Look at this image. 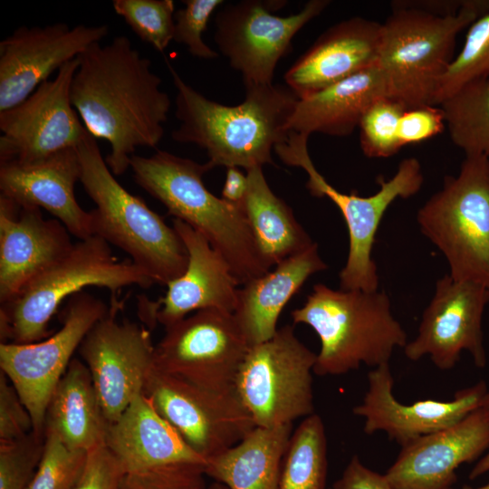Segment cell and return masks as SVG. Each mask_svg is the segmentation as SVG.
<instances>
[{"mask_svg": "<svg viewBox=\"0 0 489 489\" xmlns=\"http://www.w3.org/2000/svg\"><path fill=\"white\" fill-rule=\"evenodd\" d=\"M248 343L234 313L205 309L165 328L155 368L197 386L234 393Z\"/></svg>", "mask_w": 489, "mask_h": 489, "instance_id": "obj_11", "label": "cell"}, {"mask_svg": "<svg viewBox=\"0 0 489 489\" xmlns=\"http://www.w3.org/2000/svg\"><path fill=\"white\" fill-rule=\"evenodd\" d=\"M308 138L290 132L284 142L275 146L274 151L285 165L304 169L310 194L316 197H328L344 218L349 234V253L339 273L340 288L379 290V277L372 258L379 226L395 200L408 198L421 189L424 182L421 164L416 158H407L400 161L392 177L379 179V189L373 195L346 194L329 184L316 169L308 151Z\"/></svg>", "mask_w": 489, "mask_h": 489, "instance_id": "obj_9", "label": "cell"}, {"mask_svg": "<svg viewBox=\"0 0 489 489\" xmlns=\"http://www.w3.org/2000/svg\"><path fill=\"white\" fill-rule=\"evenodd\" d=\"M134 181L161 202L169 215L200 233L230 265L240 285L271 270L249 227L241 205L212 194L203 182L214 168L158 149L149 157L133 155Z\"/></svg>", "mask_w": 489, "mask_h": 489, "instance_id": "obj_3", "label": "cell"}, {"mask_svg": "<svg viewBox=\"0 0 489 489\" xmlns=\"http://www.w3.org/2000/svg\"><path fill=\"white\" fill-rule=\"evenodd\" d=\"M110 308L80 292L68 299L62 327L47 338L28 344L1 343L0 368L28 409L33 431L44 433L45 414L72 355L94 324Z\"/></svg>", "mask_w": 489, "mask_h": 489, "instance_id": "obj_12", "label": "cell"}, {"mask_svg": "<svg viewBox=\"0 0 489 489\" xmlns=\"http://www.w3.org/2000/svg\"><path fill=\"white\" fill-rule=\"evenodd\" d=\"M76 149L80 182L96 205L91 210L93 235L125 252L156 283L179 277L188 254L174 227L117 181L88 130Z\"/></svg>", "mask_w": 489, "mask_h": 489, "instance_id": "obj_5", "label": "cell"}, {"mask_svg": "<svg viewBox=\"0 0 489 489\" xmlns=\"http://www.w3.org/2000/svg\"><path fill=\"white\" fill-rule=\"evenodd\" d=\"M205 468L194 463H177L125 473L119 489H206Z\"/></svg>", "mask_w": 489, "mask_h": 489, "instance_id": "obj_38", "label": "cell"}, {"mask_svg": "<svg viewBox=\"0 0 489 489\" xmlns=\"http://www.w3.org/2000/svg\"><path fill=\"white\" fill-rule=\"evenodd\" d=\"M45 434L32 431L12 441L0 442V489H27L44 447Z\"/></svg>", "mask_w": 489, "mask_h": 489, "instance_id": "obj_37", "label": "cell"}, {"mask_svg": "<svg viewBox=\"0 0 489 489\" xmlns=\"http://www.w3.org/2000/svg\"><path fill=\"white\" fill-rule=\"evenodd\" d=\"M173 227L188 254L185 272L169 282L165 295L157 301L138 297V312L149 330L157 324L167 328L192 312L217 309L234 313L238 283L222 254L197 231L178 219Z\"/></svg>", "mask_w": 489, "mask_h": 489, "instance_id": "obj_19", "label": "cell"}, {"mask_svg": "<svg viewBox=\"0 0 489 489\" xmlns=\"http://www.w3.org/2000/svg\"><path fill=\"white\" fill-rule=\"evenodd\" d=\"M450 489H455V488L451 487ZM459 489H489V484H486L479 486V487H471L469 485H464L463 487H461Z\"/></svg>", "mask_w": 489, "mask_h": 489, "instance_id": "obj_48", "label": "cell"}, {"mask_svg": "<svg viewBox=\"0 0 489 489\" xmlns=\"http://www.w3.org/2000/svg\"><path fill=\"white\" fill-rule=\"evenodd\" d=\"M469 0H396L392 9L411 8L433 15L446 17L459 14L467 7Z\"/></svg>", "mask_w": 489, "mask_h": 489, "instance_id": "obj_44", "label": "cell"}, {"mask_svg": "<svg viewBox=\"0 0 489 489\" xmlns=\"http://www.w3.org/2000/svg\"><path fill=\"white\" fill-rule=\"evenodd\" d=\"M327 465L325 427L314 413L292 434L278 489H325Z\"/></svg>", "mask_w": 489, "mask_h": 489, "instance_id": "obj_32", "label": "cell"}, {"mask_svg": "<svg viewBox=\"0 0 489 489\" xmlns=\"http://www.w3.org/2000/svg\"><path fill=\"white\" fill-rule=\"evenodd\" d=\"M105 444L124 473L177 463L206 465L144 393L110 424Z\"/></svg>", "mask_w": 489, "mask_h": 489, "instance_id": "obj_25", "label": "cell"}, {"mask_svg": "<svg viewBox=\"0 0 489 489\" xmlns=\"http://www.w3.org/2000/svg\"><path fill=\"white\" fill-rule=\"evenodd\" d=\"M292 424L255 427L240 442L209 458L206 476L228 489H278Z\"/></svg>", "mask_w": 489, "mask_h": 489, "instance_id": "obj_29", "label": "cell"}, {"mask_svg": "<svg viewBox=\"0 0 489 489\" xmlns=\"http://www.w3.org/2000/svg\"><path fill=\"white\" fill-rule=\"evenodd\" d=\"M206 489H228L225 484L215 482L211 484L209 486H207Z\"/></svg>", "mask_w": 489, "mask_h": 489, "instance_id": "obj_47", "label": "cell"}, {"mask_svg": "<svg viewBox=\"0 0 489 489\" xmlns=\"http://www.w3.org/2000/svg\"><path fill=\"white\" fill-rule=\"evenodd\" d=\"M248 188L241 206L264 257L275 266L314 242L296 220L292 208L270 188L263 167L246 170Z\"/></svg>", "mask_w": 489, "mask_h": 489, "instance_id": "obj_30", "label": "cell"}, {"mask_svg": "<svg viewBox=\"0 0 489 489\" xmlns=\"http://www.w3.org/2000/svg\"><path fill=\"white\" fill-rule=\"evenodd\" d=\"M332 489H395L385 475L368 468L353 455Z\"/></svg>", "mask_w": 489, "mask_h": 489, "instance_id": "obj_43", "label": "cell"}, {"mask_svg": "<svg viewBox=\"0 0 489 489\" xmlns=\"http://www.w3.org/2000/svg\"><path fill=\"white\" fill-rule=\"evenodd\" d=\"M331 489H332V488H331Z\"/></svg>", "mask_w": 489, "mask_h": 489, "instance_id": "obj_49", "label": "cell"}, {"mask_svg": "<svg viewBox=\"0 0 489 489\" xmlns=\"http://www.w3.org/2000/svg\"><path fill=\"white\" fill-rule=\"evenodd\" d=\"M488 302L489 290L484 286L455 280L448 273L439 278L417 336L403 348L405 356L412 361L428 356L437 369L448 370L465 350L477 368H484L482 321Z\"/></svg>", "mask_w": 489, "mask_h": 489, "instance_id": "obj_17", "label": "cell"}, {"mask_svg": "<svg viewBox=\"0 0 489 489\" xmlns=\"http://www.w3.org/2000/svg\"><path fill=\"white\" fill-rule=\"evenodd\" d=\"M446 127L445 115L439 105L407 109L398 123V138L401 148L427 140Z\"/></svg>", "mask_w": 489, "mask_h": 489, "instance_id": "obj_42", "label": "cell"}, {"mask_svg": "<svg viewBox=\"0 0 489 489\" xmlns=\"http://www.w3.org/2000/svg\"><path fill=\"white\" fill-rule=\"evenodd\" d=\"M71 102L90 134L108 141L105 161L114 176L125 173L138 147L157 148L171 107L151 61L130 40L116 36L78 56Z\"/></svg>", "mask_w": 489, "mask_h": 489, "instance_id": "obj_1", "label": "cell"}, {"mask_svg": "<svg viewBox=\"0 0 489 489\" xmlns=\"http://www.w3.org/2000/svg\"><path fill=\"white\" fill-rule=\"evenodd\" d=\"M155 283L130 259L119 260L101 237L80 240L12 300L1 304V343L28 344L47 338L50 321L61 303L85 287L107 288L115 298L124 287L147 289Z\"/></svg>", "mask_w": 489, "mask_h": 489, "instance_id": "obj_6", "label": "cell"}, {"mask_svg": "<svg viewBox=\"0 0 489 489\" xmlns=\"http://www.w3.org/2000/svg\"><path fill=\"white\" fill-rule=\"evenodd\" d=\"M41 461L27 489H72L86 463L88 452L68 447L57 434L44 429Z\"/></svg>", "mask_w": 489, "mask_h": 489, "instance_id": "obj_36", "label": "cell"}, {"mask_svg": "<svg viewBox=\"0 0 489 489\" xmlns=\"http://www.w3.org/2000/svg\"><path fill=\"white\" fill-rule=\"evenodd\" d=\"M407 109L400 101L386 96L377 99L368 108L359 125L360 145L366 157L389 158L402 149L398 129Z\"/></svg>", "mask_w": 489, "mask_h": 489, "instance_id": "obj_35", "label": "cell"}, {"mask_svg": "<svg viewBox=\"0 0 489 489\" xmlns=\"http://www.w3.org/2000/svg\"><path fill=\"white\" fill-rule=\"evenodd\" d=\"M143 393L206 463L256 427L235 392L213 391L156 368Z\"/></svg>", "mask_w": 489, "mask_h": 489, "instance_id": "obj_14", "label": "cell"}, {"mask_svg": "<svg viewBox=\"0 0 489 489\" xmlns=\"http://www.w3.org/2000/svg\"><path fill=\"white\" fill-rule=\"evenodd\" d=\"M70 235L40 208L20 206L0 194V303L67 254L74 244Z\"/></svg>", "mask_w": 489, "mask_h": 489, "instance_id": "obj_22", "label": "cell"}, {"mask_svg": "<svg viewBox=\"0 0 489 489\" xmlns=\"http://www.w3.org/2000/svg\"><path fill=\"white\" fill-rule=\"evenodd\" d=\"M328 268L318 244L276 264L273 271L243 284L234 315L250 346L271 339L290 299L312 274Z\"/></svg>", "mask_w": 489, "mask_h": 489, "instance_id": "obj_26", "label": "cell"}, {"mask_svg": "<svg viewBox=\"0 0 489 489\" xmlns=\"http://www.w3.org/2000/svg\"><path fill=\"white\" fill-rule=\"evenodd\" d=\"M112 7L132 32L155 50L163 53L173 41V0H113Z\"/></svg>", "mask_w": 489, "mask_h": 489, "instance_id": "obj_34", "label": "cell"}, {"mask_svg": "<svg viewBox=\"0 0 489 489\" xmlns=\"http://www.w3.org/2000/svg\"><path fill=\"white\" fill-rule=\"evenodd\" d=\"M185 6L175 13L174 39L187 46L188 53L200 59H215L218 53L203 40L213 13L224 4L223 0H186Z\"/></svg>", "mask_w": 489, "mask_h": 489, "instance_id": "obj_39", "label": "cell"}, {"mask_svg": "<svg viewBox=\"0 0 489 489\" xmlns=\"http://www.w3.org/2000/svg\"><path fill=\"white\" fill-rule=\"evenodd\" d=\"M176 88L179 126L172 139L206 150L211 165L248 170L274 165L272 151L290 134L288 123L299 98L286 85L247 86L243 102L228 106L192 88L166 59Z\"/></svg>", "mask_w": 489, "mask_h": 489, "instance_id": "obj_2", "label": "cell"}, {"mask_svg": "<svg viewBox=\"0 0 489 489\" xmlns=\"http://www.w3.org/2000/svg\"><path fill=\"white\" fill-rule=\"evenodd\" d=\"M109 34L107 24L20 26L0 42V111L27 99L50 75Z\"/></svg>", "mask_w": 489, "mask_h": 489, "instance_id": "obj_18", "label": "cell"}, {"mask_svg": "<svg viewBox=\"0 0 489 489\" xmlns=\"http://www.w3.org/2000/svg\"><path fill=\"white\" fill-rule=\"evenodd\" d=\"M317 354L284 325L269 340L250 346L235 391L256 427L292 424L314 414L312 373Z\"/></svg>", "mask_w": 489, "mask_h": 489, "instance_id": "obj_10", "label": "cell"}, {"mask_svg": "<svg viewBox=\"0 0 489 489\" xmlns=\"http://www.w3.org/2000/svg\"><path fill=\"white\" fill-rule=\"evenodd\" d=\"M78 57L66 62L53 80L27 99L0 111V162L32 163L77 148L87 129L70 98Z\"/></svg>", "mask_w": 489, "mask_h": 489, "instance_id": "obj_16", "label": "cell"}, {"mask_svg": "<svg viewBox=\"0 0 489 489\" xmlns=\"http://www.w3.org/2000/svg\"><path fill=\"white\" fill-rule=\"evenodd\" d=\"M124 474L104 444L88 452L84 468L72 489H119Z\"/></svg>", "mask_w": 489, "mask_h": 489, "instance_id": "obj_40", "label": "cell"}, {"mask_svg": "<svg viewBox=\"0 0 489 489\" xmlns=\"http://www.w3.org/2000/svg\"><path fill=\"white\" fill-rule=\"evenodd\" d=\"M329 0H311L288 16L272 13L281 2L244 0L226 4L216 16L215 42L244 87L273 83L275 67L294 35L321 14Z\"/></svg>", "mask_w": 489, "mask_h": 489, "instance_id": "obj_13", "label": "cell"}, {"mask_svg": "<svg viewBox=\"0 0 489 489\" xmlns=\"http://www.w3.org/2000/svg\"><path fill=\"white\" fill-rule=\"evenodd\" d=\"M439 106L452 142L465 156L489 158V81L479 78L466 82Z\"/></svg>", "mask_w": 489, "mask_h": 489, "instance_id": "obj_31", "label": "cell"}, {"mask_svg": "<svg viewBox=\"0 0 489 489\" xmlns=\"http://www.w3.org/2000/svg\"><path fill=\"white\" fill-rule=\"evenodd\" d=\"M417 222L452 278L489 290V158L465 156L458 174L446 176L418 209Z\"/></svg>", "mask_w": 489, "mask_h": 489, "instance_id": "obj_8", "label": "cell"}, {"mask_svg": "<svg viewBox=\"0 0 489 489\" xmlns=\"http://www.w3.org/2000/svg\"><path fill=\"white\" fill-rule=\"evenodd\" d=\"M248 188L246 173L244 174L237 167H228L225 180L222 188L221 197L230 203L241 205Z\"/></svg>", "mask_w": 489, "mask_h": 489, "instance_id": "obj_45", "label": "cell"}, {"mask_svg": "<svg viewBox=\"0 0 489 489\" xmlns=\"http://www.w3.org/2000/svg\"><path fill=\"white\" fill-rule=\"evenodd\" d=\"M76 148L32 163L0 162L1 195L20 206L43 208L80 240L93 235L91 211L78 204L74 187L81 178Z\"/></svg>", "mask_w": 489, "mask_h": 489, "instance_id": "obj_23", "label": "cell"}, {"mask_svg": "<svg viewBox=\"0 0 489 489\" xmlns=\"http://www.w3.org/2000/svg\"><path fill=\"white\" fill-rule=\"evenodd\" d=\"M401 447L385 474L395 489H450L458 466L489 448V414L480 406L459 422Z\"/></svg>", "mask_w": 489, "mask_h": 489, "instance_id": "obj_21", "label": "cell"}, {"mask_svg": "<svg viewBox=\"0 0 489 489\" xmlns=\"http://www.w3.org/2000/svg\"><path fill=\"white\" fill-rule=\"evenodd\" d=\"M481 406L489 414V390H487ZM489 472V450L488 452L479 459L469 474V478L474 480L480 475Z\"/></svg>", "mask_w": 489, "mask_h": 489, "instance_id": "obj_46", "label": "cell"}, {"mask_svg": "<svg viewBox=\"0 0 489 489\" xmlns=\"http://www.w3.org/2000/svg\"><path fill=\"white\" fill-rule=\"evenodd\" d=\"M120 309V303L113 301L108 313L89 331L78 349L110 424L143 393L155 368L150 330L143 323L119 321L116 314Z\"/></svg>", "mask_w": 489, "mask_h": 489, "instance_id": "obj_15", "label": "cell"}, {"mask_svg": "<svg viewBox=\"0 0 489 489\" xmlns=\"http://www.w3.org/2000/svg\"><path fill=\"white\" fill-rule=\"evenodd\" d=\"M489 14V0H469L453 16L417 9H392L382 24L377 65L388 96L408 109L434 105L437 82L452 62L457 34Z\"/></svg>", "mask_w": 489, "mask_h": 489, "instance_id": "obj_7", "label": "cell"}, {"mask_svg": "<svg viewBox=\"0 0 489 489\" xmlns=\"http://www.w3.org/2000/svg\"><path fill=\"white\" fill-rule=\"evenodd\" d=\"M109 426L87 366L73 358L53 393L44 429L68 447L89 452L105 444Z\"/></svg>", "mask_w": 489, "mask_h": 489, "instance_id": "obj_28", "label": "cell"}, {"mask_svg": "<svg viewBox=\"0 0 489 489\" xmlns=\"http://www.w3.org/2000/svg\"><path fill=\"white\" fill-rule=\"evenodd\" d=\"M479 78L489 81V14L469 26L461 51L437 82L434 105H439L458 88Z\"/></svg>", "mask_w": 489, "mask_h": 489, "instance_id": "obj_33", "label": "cell"}, {"mask_svg": "<svg viewBox=\"0 0 489 489\" xmlns=\"http://www.w3.org/2000/svg\"><path fill=\"white\" fill-rule=\"evenodd\" d=\"M385 96L388 97L386 82L376 64L299 99L288 130L306 136L313 132L349 136L359 127L368 108Z\"/></svg>", "mask_w": 489, "mask_h": 489, "instance_id": "obj_27", "label": "cell"}, {"mask_svg": "<svg viewBox=\"0 0 489 489\" xmlns=\"http://www.w3.org/2000/svg\"><path fill=\"white\" fill-rule=\"evenodd\" d=\"M382 24L360 16L327 29L284 74L302 99L377 64Z\"/></svg>", "mask_w": 489, "mask_h": 489, "instance_id": "obj_24", "label": "cell"}, {"mask_svg": "<svg viewBox=\"0 0 489 489\" xmlns=\"http://www.w3.org/2000/svg\"><path fill=\"white\" fill-rule=\"evenodd\" d=\"M291 315L294 324L310 326L320 339L313 369L318 376L342 375L361 364L377 368L389 363L394 350L408 343L384 291L335 290L317 283Z\"/></svg>", "mask_w": 489, "mask_h": 489, "instance_id": "obj_4", "label": "cell"}, {"mask_svg": "<svg viewBox=\"0 0 489 489\" xmlns=\"http://www.w3.org/2000/svg\"><path fill=\"white\" fill-rule=\"evenodd\" d=\"M394 379L389 363L368 373V388L353 414L364 418V432L384 431L401 446L413 440L448 427L479 408L487 392L480 381L458 390L452 400H418L400 403L393 394Z\"/></svg>", "mask_w": 489, "mask_h": 489, "instance_id": "obj_20", "label": "cell"}, {"mask_svg": "<svg viewBox=\"0 0 489 489\" xmlns=\"http://www.w3.org/2000/svg\"><path fill=\"white\" fill-rule=\"evenodd\" d=\"M32 431L28 409L11 381L0 371V442L21 438Z\"/></svg>", "mask_w": 489, "mask_h": 489, "instance_id": "obj_41", "label": "cell"}]
</instances>
